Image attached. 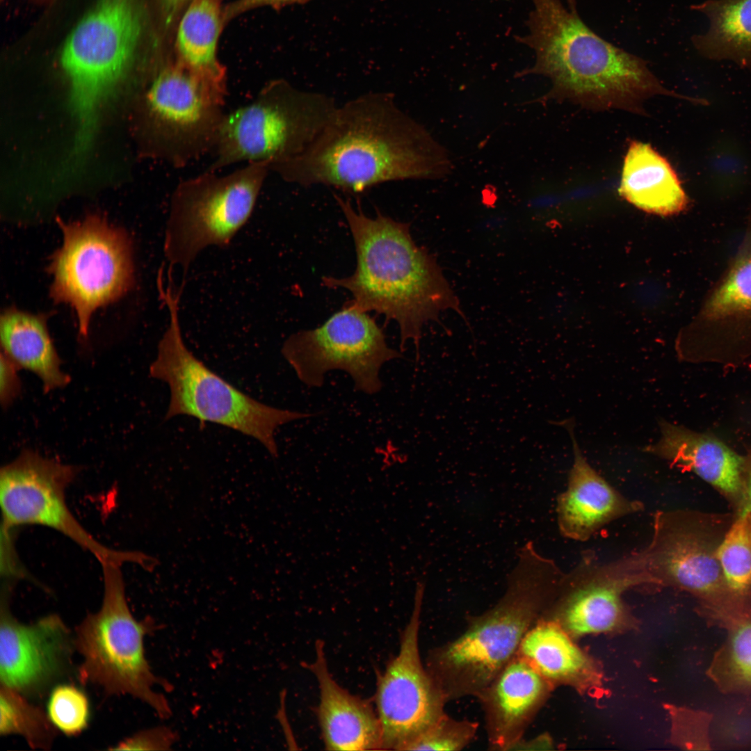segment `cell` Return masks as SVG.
<instances>
[{"label":"cell","mask_w":751,"mask_h":751,"mask_svg":"<svg viewBox=\"0 0 751 751\" xmlns=\"http://www.w3.org/2000/svg\"><path fill=\"white\" fill-rule=\"evenodd\" d=\"M453 168L448 150L383 91L338 105L304 152L270 167L291 184L353 194L389 181L439 179Z\"/></svg>","instance_id":"6da1fadb"},{"label":"cell","mask_w":751,"mask_h":751,"mask_svg":"<svg viewBox=\"0 0 751 751\" xmlns=\"http://www.w3.org/2000/svg\"><path fill=\"white\" fill-rule=\"evenodd\" d=\"M526 32L515 40L535 61L517 77L540 75L551 87L542 99L567 100L599 111L620 109L645 115L656 95L685 99L665 88L642 58L605 40L582 20L577 0H531Z\"/></svg>","instance_id":"7a4b0ae2"},{"label":"cell","mask_w":751,"mask_h":751,"mask_svg":"<svg viewBox=\"0 0 751 751\" xmlns=\"http://www.w3.org/2000/svg\"><path fill=\"white\" fill-rule=\"evenodd\" d=\"M335 199L350 229L357 263L350 276L324 277L323 285L345 289L353 295V300L348 302L351 305L396 321L402 351L412 340L418 362L425 325L441 324V314L448 311L465 319L457 295L436 257L417 245L410 224L394 220L379 211L371 218L355 209L348 200L337 195Z\"/></svg>","instance_id":"3957f363"},{"label":"cell","mask_w":751,"mask_h":751,"mask_svg":"<svg viewBox=\"0 0 751 751\" xmlns=\"http://www.w3.org/2000/svg\"><path fill=\"white\" fill-rule=\"evenodd\" d=\"M503 595L469 617L455 638L430 650L426 667L446 702L477 696L515 656L528 629L556 597L565 574L532 541L521 547Z\"/></svg>","instance_id":"277c9868"},{"label":"cell","mask_w":751,"mask_h":751,"mask_svg":"<svg viewBox=\"0 0 751 751\" xmlns=\"http://www.w3.org/2000/svg\"><path fill=\"white\" fill-rule=\"evenodd\" d=\"M159 290L168 307L170 323L158 344L150 376L169 387L165 419L186 415L201 423L223 426L257 439L277 457V429L311 414L262 403L208 368L188 350L182 338L178 293L163 284Z\"/></svg>","instance_id":"5b68a950"},{"label":"cell","mask_w":751,"mask_h":751,"mask_svg":"<svg viewBox=\"0 0 751 751\" xmlns=\"http://www.w3.org/2000/svg\"><path fill=\"white\" fill-rule=\"evenodd\" d=\"M103 597L99 609L88 613L74 631L81 657L78 679L99 687L107 695H131L162 718L171 715L165 697L156 690L167 684L152 670L144 639L150 622L138 621L127 600L121 566L102 565Z\"/></svg>","instance_id":"8992f818"},{"label":"cell","mask_w":751,"mask_h":751,"mask_svg":"<svg viewBox=\"0 0 751 751\" xmlns=\"http://www.w3.org/2000/svg\"><path fill=\"white\" fill-rule=\"evenodd\" d=\"M141 31L138 0H100L64 44L60 61L76 122L74 157L89 149L100 108L131 63Z\"/></svg>","instance_id":"52a82bcc"},{"label":"cell","mask_w":751,"mask_h":751,"mask_svg":"<svg viewBox=\"0 0 751 751\" xmlns=\"http://www.w3.org/2000/svg\"><path fill=\"white\" fill-rule=\"evenodd\" d=\"M337 106L328 95L273 80L250 103L225 113L207 170L241 162H266L270 167L296 156L321 132Z\"/></svg>","instance_id":"ba28073f"},{"label":"cell","mask_w":751,"mask_h":751,"mask_svg":"<svg viewBox=\"0 0 751 751\" xmlns=\"http://www.w3.org/2000/svg\"><path fill=\"white\" fill-rule=\"evenodd\" d=\"M270 171L252 162L229 174L207 170L175 189L164 241L170 266L187 270L204 248L227 246L250 218Z\"/></svg>","instance_id":"9c48e42d"},{"label":"cell","mask_w":751,"mask_h":751,"mask_svg":"<svg viewBox=\"0 0 751 751\" xmlns=\"http://www.w3.org/2000/svg\"><path fill=\"white\" fill-rule=\"evenodd\" d=\"M61 246L49 266L50 294L75 312L86 338L95 312L124 295L134 284L132 248L127 234L100 216L59 220Z\"/></svg>","instance_id":"30bf717a"},{"label":"cell","mask_w":751,"mask_h":751,"mask_svg":"<svg viewBox=\"0 0 751 751\" xmlns=\"http://www.w3.org/2000/svg\"><path fill=\"white\" fill-rule=\"evenodd\" d=\"M78 468L44 457L32 449L23 450L0 471L2 528L11 532L24 526L53 529L94 556L100 564L134 563L145 567L143 553L115 550L98 542L79 522L70 509L66 491Z\"/></svg>","instance_id":"8fae6325"},{"label":"cell","mask_w":751,"mask_h":751,"mask_svg":"<svg viewBox=\"0 0 751 751\" xmlns=\"http://www.w3.org/2000/svg\"><path fill=\"white\" fill-rule=\"evenodd\" d=\"M282 353L309 387L322 386L327 372L341 370L351 377L355 390L370 395L382 388V365L403 357L389 347L376 321L348 302L321 326L289 336Z\"/></svg>","instance_id":"7c38bea8"},{"label":"cell","mask_w":751,"mask_h":751,"mask_svg":"<svg viewBox=\"0 0 751 751\" xmlns=\"http://www.w3.org/2000/svg\"><path fill=\"white\" fill-rule=\"evenodd\" d=\"M645 586L674 587L705 602V615L718 624L731 613L729 596L716 549L674 512L656 511L647 545L622 558Z\"/></svg>","instance_id":"4fadbf2b"},{"label":"cell","mask_w":751,"mask_h":751,"mask_svg":"<svg viewBox=\"0 0 751 751\" xmlns=\"http://www.w3.org/2000/svg\"><path fill=\"white\" fill-rule=\"evenodd\" d=\"M225 100L177 61L164 66L145 95L161 156L179 168L213 152Z\"/></svg>","instance_id":"5bb4252c"},{"label":"cell","mask_w":751,"mask_h":751,"mask_svg":"<svg viewBox=\"0 0 751 751\" xmlns=\"http://www.w3.org/2000/svg\"><path fill=\"white\" fill-rule=\"evenodd\" d=\"M424 592L425 583L417 582L412 614L402 631L398 652L377 677L374 702L382 731V750H406L446 713L447 702L420 656Z\"/></svg>","instance_id":"9a60e30c"},{"label":"cell","mask_w":751,"mask_h":751,"mask_svg":"<svg viewBox=\"0 0 751 751\" xmlns=\"http://www.w3.org/2000/svg\"><path fill=\"white\" fill-rule=\"evenodd\" d=\"M9 590L1 594L0 684L40 699L72 672L74 634L55 613L32 623L19 621L9 607Z\"/></svg>","instance_id":"2e32d148"},{"label":"cell","mask_w":751,"mask_h":751,"mask_svg":"<svg viewBox=\"0 0 751 751\" xmlns=\"http://www.w3.org/2000/svg\"><path fill=\"white\" fill-rule=\"evenodd\" d=\"M643 586V580L621 559L601 563L593 554H584L565 573L556 597L540 617L557 622L572 637L611 632L627 618L624 593Z\"/></svg>","instance_id":"e0dca14e"},{"label":"cell","mask_w":751,"mask_h":751,"mask_svg":"<svg viewBox=\"0 0 751 751\" xmlns=\"http://www.w3.org/2000/svg\"><path fill=\"white\" fill-rule=\"evenodd\" d=\"M552 423L567 430L574 455L567 488L557 497L562 536L585 542L611 522L644 509L641 501L624 496L590 465L576 441L572 419Z\"/></svg>","instance_id":"ac0fdd59"},{"label":"cell","mask_w":751,"mask_h":751,"mask_svg":"<svg viewBox=\"0 0 751 751\" xmlns=\"http://www.w3.org/2000/svg\"><path fill=\"white\" fill-rule=\"evenodd\" d=\"M552 687L515 655L477 696L484 713L489 748L510 750L523 738Z\"/></svg>","instance_id":"d6986e66"},{"label":"cell","mask_w":751,"mask_h":751,"mask_svg":"<svg viewBox=\"0 0 751 751\" xmlns=\"http://www.w3.org/2000/svg\"><path fill=\"white\" fill-rule=\"evenodd\" d=\"M316 656L305 667L319 688L317 718L328 750H382V731L376 708L342 688L331 675L324 645L318 640Z\"/></svg>","instance_id":"ffe728a7"},{"label":"cell","mask_w":751,"mask_h":751,"mask_svg":"<svg viewBox=\"0 0 751 751\" xmlns=\"http://www.w3.org/2000/svg\"><path fill=\"white\" fill-rule=\"evenodd\" d=\"M660 437L643 451L690 471L726 495L742 494L744 459L718 438L663 419Z\"/></svg>","instance_id":"44dd1931"},{"label":"cell","mask_w":751,"mask_h":751,"mask_svg":"<svg viewBox=\"0 0 751 751\" xmlns=\"http://www.w3.org/2000/svg\"><path fill=\"white\" fill-rule=\"evenodd\" d=\"M696 334L742 337L751 333V205L743 239L707 292L691 325Z\"/></svg>","instance_id":"7402d4cb"},{"label":"cell","mask_w":751,"mask_h":751,"mask_svg":"<svg viewBox=\"0 0 751 751\" xmlns=\"http://www.w3.org/2000/svg\"><path fill=\"white\" fill-rule=\"evenodd\" d=\"M620 178L619 194L644 211L667 216L678 214L688 206L677 172L647 143L629 141Z\"/></svg>","instance_id":"603a6c76"},{"label":"cell","mask_w":751,"mask_h":751,"mask_svg":"<svg viewBox=\"0 0 751 751\" xmlns=\"http://www.w3.org/2000/svg\"><path fill=\"white\" fill-rule=\"evenodd\" d=\"M516 655L529 663L552 686L590 684L597 677L589 656L560 624L540 617L528 629Z\"/></svg>","instance_id":"cb8c5ba5"},{"label":"cell","mask_w":751,"mask_h":751,"mask_svg":"<svg viewBox=\"0 0 751 751\" xmlns=\"http://www.w3.org/2000/svg\"><path fill=\"white\" fill-rule=\"evenodd\" d=\"M1 352L18 368L35 374L44 392L62 388L70 377L60 369L59 357L45 316L12 307L1 316Z\"/></svg>","instance_id":"d4e9b609"},{"label":"cell","mask_w":751,"mask_h":751,"mask_svg":"<svg viewBox=\"0 0 751 751\" xmlns=\"http://www.w3.org/2000/svg\"><path fill=\"white\" fill-rule=\"evenodd\" d=\"M222 1L192 0L179 25L176 61L225 99L226 72L217 56Z\"/></svg>","instance_id":"484cf974"},{"label":"cell","mask_w":751,"mask_h":751,"mask_svg":"<svg viewBox=\"0 0 751 751\" xmlns=\"http://www.w3.org/2000/svg\"><path fill=\"white\" fill-rule=\"evenodd\" d=\"M691 8L709 22L705 33L691 38L702 56L751 67V0H705Z\"/></svg>","instance_id":"4316f807"},{"label":"cell","mask_w":751,"mask_h":751,"mask_svg":"<svg viewBox=\"0 0 751 751\" xmlns=\"http://www.w3.org/2000/svg\"><path fill=\"white\" fill-rule=\"evenodd\" d=\"M723 629L725 640L714 654L706 675L722 693H751V609Z\"/></svg>","instance_id":"83f0119b"},{"label":"cell","mask_w":751,"mask_h":751,"mask_svg":"<svg viewBox=\"0 0 751 751\" xmlns=\"http://www.w3.org/2000/svg\"><path fill=\"white\" fill-rule=\"evenodd\" d=\"M729 596L730 617L743 612V598L751 592V512H739L721 542L716 548Z\"/></svg>","instance_id":"f1b7e54d"},{"label":"cell","mask_w":751,"mask_h":751,"mask_svg":"<svg viewBox=\"0 0 751 751\" xmlns=\"http://www.w3.org/2000/svg\"><path fill=\"white\" fill-rule=\"evenodd\" d=\"M57 728L47 712L20 693L0 684V735L22 736L33 749L49 750Z\"/></svg>","instance_id":"f546056e"},{"label":"cell","mask_w":751,"mask_h":751,"mask_svg":"<svg viewBox=\"0 0 751 751\" xmlns=\"http://www.w3.org/2000/svg\"><path fill=\"white\" fill-rule=\"evenodd\" d=\"M47 713L58 730L69 736H77L88 725L90 706L88 697L74 685H56L51 691Z\"/></svg>","instance_id":"4dcf8cb0"},{"label":"cell","mask_w":751,"mask_h":751,"mask_svg":"<svg viewBox=\"0 0 751 751\" xmlns=\"http://www.w3.org/2000/svg\"><path fill=\"white\" fill-rule=\"evenodd\" d=\"M478 724L457 720L445 713L419 736L406 750L458 751L474 739Z\"/></svg>","instance_id":"1f68e13d"},{"label":"cell","mask_w":751,"mask_h":751,"mask_svg":"<svg viewBox=\"0 0 751 751\" xmlns=\"http://www.w3.org/2000/svg\"><path fill=\"white\" fill-rule=\"evenodd\" d=\"M673 738L687 750H710L713 715L707 711L676 708L672 711Z\"/></svg>","instance_id":"d6a6232c"},{"label":"cell","mask_w":751,"mask_h":751,"mask_svg":"<svg viewBox=\"0 0 751 751\" xmlns=\"http://www.w3.org/2000/svg\"><path fill=\"white\" fill-rule=\"evenodd\" d=\"M176 741L173 732L165 727L141 730L121 741L111 750H166Z\"/></svg>","instance_id":"836d02e7"},{"label":"cell","mask_w":751,"mask_h":751,"mask_svg":"<svg viewBox=\"0 0 751 751\" xmlns=\"http://www.w3.org/2000/svg\"><path fill=\"white\" fill-rule=\"evenodd\" d=\"M19 368L3 353H1L0 401L4 408L9 407L22 391L18 376Z\"/></svg>","instance_id":"e575fe53"},{"label":"cell","mask_w":751,"mask_h":751,"mask_svg":"<svg viewBox=\"0 0 751 751\" xmlns=\"http://www.w3.org/2000/svg\"><path fill=\"white\" fill-rule=\"evenodd\" d=\"M551 745H552V743L550 738L546 735H541L529 741H526L522 738L510 750L549 749L547 746L551 748Z\"/></svg>","instance_id":"d590c367"},{"label":"cell","mask_w":751,"mask_h":751,"mask_svg":"<svg viewBox=\"0 0 751 751\" xmlns=\"http://www.w3.org/2000/svg\"><path fill=\"white\" fill-rule=\"evenodd\" d=\"M741 494L742 501L740 512H751V471L745 482Z\"/></svg>","instance_id":"8d00e7d4"},{"label":"cell","mask_w":751,"mask_h":751,"mask_svg":"<svg viewBox=\"0 0 751 751\" xmlns=\"http://www.w3.org/2000/svg\"><path fill=\"white\" fill-rule=\"evenodd\" d=\"M311 0H246L250 5H270L275 7H281L292 3H303Z\"/></svg>","instance_id":"74e56055"},{"label":"cell","mask_w":751,"mask_h":751,"mask_svg":"<svg viewBox=\"0 0 751 751\" xmlns=\"http://www.w3.org/2000/svg\"><path fill=\"white\" fill-rule=\"evenodd\" d=\"M185 1L186 0H168V1L169 3H170L171 4H172V6H176V5L179 4V3H182L183 1Z\"/></svg>","instance_id":"f35d334b"}]
</instances>
